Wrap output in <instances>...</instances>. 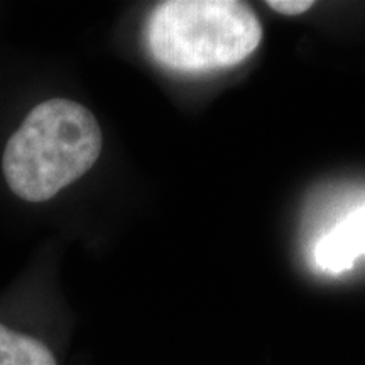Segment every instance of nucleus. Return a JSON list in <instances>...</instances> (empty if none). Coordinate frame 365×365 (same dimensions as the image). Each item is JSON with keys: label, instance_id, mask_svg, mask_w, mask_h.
I'll return each instance as SVG.
<instances>
[{"label": "nucleus", "instance_id": "1", "mask_svg": "<svg viewBox=\"0 0 365 365\" xmlns=\"http://www.w3.org/2000/svg\"><path fill=\"white\" fill-rule=\"evenodd\" d=\"M102 145V129L88 108L66 98L46 100L9 139L4 178L24 202H48L93 168Z\"/></svg>", "mask_w": 365, "mask_h": 365}, {"label": "nucleus", "instance_id": "2", "mask_svg": "<svg viewBox=\"0 0 365 365\" xmlns=\"http://www.w3.org/2000/svg\"><path fill=\"white\" fill-rule=\"evenodd\" d=\"M262 41L255 12L237 0H168L148 21V46L159 65L203 73L239 65Z\"/></svg>", "mask_w": 365, "mask_h": 365}, {"label": "nucleus", "instance_id": "3", "mask_svg": "<svg viewBox=\"0 0 365 365\" xmlns=\"http://www.w3.org/2000/svg\"><path fill=\"white\" fill-rule=\"evenodd\" d=\"M365 255V203L349 212L314 245V264L325 272L339 274Z\"/></svg>", "mask_w": 365, "mask_h": 365}, {"label": "nucleus", "instance_id": "4", "mask_svg": "<svg viewBox=\"0 0 365 365\" xmlns=\"http://www.w3.org/2000/svg\"><path fill=\"white\" fill-rule=\"evenodd\" d=\"M0 365H58L51 350L34 336L0 323Z\"/></svg>", "mask_w": 365, "mask_h": 365}, {"label": "nucleus", "instance_id": "5", "mask_svg": "<svg viewBox=\"0 0 365 365\" xmlns=\"http://www.w3.org/2000/svg\"><path fill=\"white\" fill-rule=\"evenodd\" d=\"M267 6L284 16H299L313 7L312 0H271Z\"/></svg>", "mask_w": 365, "mask_h": 365}]
</instances>
